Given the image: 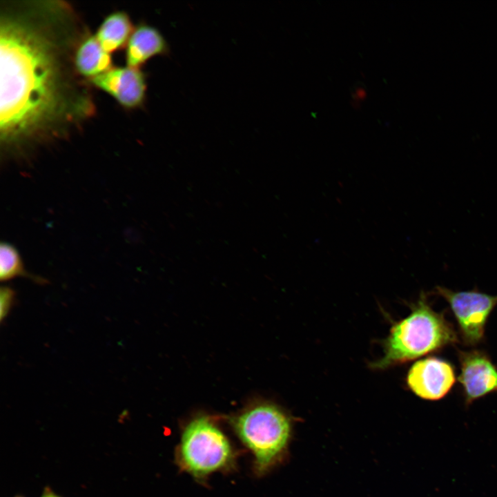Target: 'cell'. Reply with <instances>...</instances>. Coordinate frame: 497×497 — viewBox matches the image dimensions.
Masks as SVG:
<instances>
[{"mask_svg":"<svg viewBox=\"0 0 497 497\" xmlns=\"http://www.w3.org/2000/svg\"><path fill=\"white\" fill-rule=\"evenodd\" d=\"M231 444L206 416L193 419L182 436L179 458L184 468L196 477H204L226 467L233 460Z\"/></svg>","mask_w":497,"mask_h":497,"instance_id":"cell-4","label":"cell"},{"mask_svg":"<svg viewBox=\"0 0 497 497\" xmlns=\"http://www.w3.org/2000/svg\"><path fill=\"white\" fill-rule=\"evenodd\" d=\"M170 46L161 32L145 23L137 26L126 44V64L128 66L138 68L153 57L168 56Z\"/></svg>","mask_w":497,"mask_h":497,"instance_id":"cell-9","label":"cell"},{"mask_svg":"<svg viewBox=\"0 0 497 497\" xmlns=\"http://www.w3.org/2000/svg\"><path fill=\"white\" fill-rule=\"evenodd\" d=\"M89 32L63 1H1L0 140L8 150L59 137L95 112L77 72Z\"/></svg>","mask_w":497,"mask_h":497,"instance_id":"cell-1","label":"cell"},{"mask_svg":"<svg viewBox=\"0 0 497 497\" xmlns=\"http://www.w3.org/2000/svg\"><path fill=\"white\" fill-rule=\"evenodd\" d=\"M436 292L449 303L465 342L470 345L480 342L487 318L497 304V295L475 289L455 291L439 286L436 287Z\"/></svg>","mask_w":497,"mask_h":497,"instance_id":"cell-5","label":"cell"},{"mask_svg":"<svg viewBox=\"0 0 497 497\" xmlns=\"http://www.w3.org/2000/svg\"><path fill=\"white\" fill-rule=\"evenodd\" d=\"M459 382L467 404L497 391V369L488 356L479 351L460 352Z\"/></svg>","mask_w":497,"mask_h":497,"instance_id":"cell-8","label":"cell"},{"mask_svg":"<svg viewBox=\"0 0 497 497\" xmlns=\"http://www.w3.org/2000/svg\"><path fill=\"white\" fill-rule=\"evenodd\" d=\"M14 300V292L8 286H3L0 290V319L3 321L11 309Z\"/></svg>","mask_w":497,"mask_h":497,"instance_id":"cell-13","label":"cell"},{"mask_svg":"<svg viewBox=\"0 0 497 497\" xmlns=\"http://www.w3.org/2000/svg\"><path fill=\"white\" fill-rule=\"evenodd\" d=\"M457 341L456 334L442 314L435 311L422 293L411 313L395 324L383 342V355L371 364L384 369L440 349Z\"/></svg>","mask_w":497,"mask_h":497,"instance_id":"cell-2","label":"cell"},{"mask_svg":"<svg viewBox=\"0 0 497 497\" xmlns=\"http://www.w3.org/2000/svg\"><path fill=\"white\" fill-rule=\"evenodd\" d=\"M133 30L128 15L125 12L117 11L105 18L95 36L104 50L111 53L128 43Z\"/></svg>","mask_w":497,"mask_h":497,"instance_id":"cell-11","label":"cell"},{"mask_svg":"<svg viewBox=\"0 0 497 497\" xmlns=\"http://www.w3.org/2000/svg\"><path fill=\"white\" fill-rule=\"evenodd\" d=\"M19 276L28 277L19 253L12 245L2 242L0 246V279L7 281Z\"/></svg>","mask_w":497,"mask_h":497,"instance_id":"cell-12","label":"cell"},{"mask_svg":"<svg viewBox=\"0 0 497 497\" xmlns=\"http://www.w3.org/2000/svg\"><path fill=\"white\" fill-rule=\"evenodd\" d=\"M41 497H60L53 493L50 489H46L43 495Z\"/></svg>","mask_w":497,"mask_h":497,"instance_id":"cell-14","label":"cell"},{"mask_svg":"<svg viewBox=\"0 0 497 497\" xmlns=\"http://www.w3.org/2000/svg\"><path fill=\"white\" fill-rule=\"evenodd\" d=\"M233 425L239 437L254 454L259 472L267 471L286 454L291 423L277 406L256 405L239 415Z\"/></svg>","mask_w":497,"mask_h":497,"instance_id":"cell-3","label":"cell"},{"mask_svg":"<svg viewBox=\"0 0 497 497\" xmlns=\"http://www.w3.org/2000/svg\"><path fill=\"white\" fill-rule=\"evenodd\" d=\"M90 83L128 109L141 107L146 101V75L138 68H112L91 79Z\"/></svg>","mask_w":497,"mask_h":497,"instance_id":"cell-6","label":"cell"},{"mask_svg":"<svg viewBox=\"0 0 497 497\" xmlns=\"http://www.w3.org/2000/svg\"><path fill=\"white\" fill-rule=\"evenodd\" d=\"M75 63L78 73L90 80L113 68L110 53L104 50L96 37L90 34L79 45Z\"/></svg>","mask_w":497,"mask_h":497,"instance_id":"cell-10","label":"cell"},{"mask_svg":"<svg viewBox=\"0 0 497 497\" xmlns=\"http://www.w3.org/2000/svg\"><path fill=\"white\" fill-rule=\"evenodd\" d=\"M17 497H21V496H17Z\"/></svg>","mask_w":497,"mask_h":497,"instance_id":"cell-15","label":"cell"},{"mask_svg":"<svg viewBox=\"0 0 497 497\" xmlns=\"http://www.w3.org/2000/svg\"><path fill=\"white\" fill-rule=\"evenodd\" d=\"M407 382L418 397L437 400L445 396L454 384V370L447 362L430 357L418 360L411 366Z\"/></svg>","mask_w":497,"mask_h":497,"instance_id":"cell-7","label":"cell"}]
</instances>
